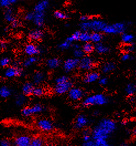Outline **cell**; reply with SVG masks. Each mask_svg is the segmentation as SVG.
<instances>
[{
    "label": "cell",
    "mask_w": 136,
    "mask_h": 146,
    "mask_svg": "<svg viewBox=\"0 0 136 146\" xmlns=\"http://www.w3.org/2000/svg\"><path fill=\"white\" fill-rule=\"evenodd\" d=\"M116 122L112 119L104 118L101 119L91 131V136L94 140L98 139H108L116 131Z\"/></svg>",
    "instance_id": "obj_1"
},
{
    "label": "cell",
    "mask_w": 136,
    "mask_h": 146,
    "mask_svg": "<svg viewBox=\"0 0 136 146\" xmlns=\"http://www.w3.org/2000/svg\"><path fill=\"white\" fill-rule=\"evenodd\" d=\"M53 91L56 94L63 95L67 93L73 87V82L67 75L57 77L55 80Z\"/></svg>",
    "instance_id": "obj_2"
},
{
    "label": "cell",
    "mask_w": 136,
    "mask_h": 146,
    "mask_svg": "<svg viewBox=\"0 0 136 146\" xmlns=\"http://www.w3.org/2000/svg\"><path fill=\"white\" fill-rule=\"evenodd\" d=\"M106 23L103 20L98 18H91L87 22H81L79 26L82 31L85 32H103Z\"/></svg>",
    "instance_id": "obj_3"
},
{
    "label": "cell",
    "mask_w": 136,
    "mask_h": 146,
    "mask_svg": "<svg viewBox=\"0 0 136 146\" xmlns=\"http://www.w3.org/2000/svg\"><path fill=\"white\" fill-rule=\"evenodd\" d=\"M109 102L108 98L102 94H97L86 97L82 101V105L85 108L93 106H101Z\"/></svg>",
    "instance_id": "obj_4"
},
{
    "label": "cell",
    "mask_w": 136,
    "mask_h": 146,
    "mask_svg": "<svg viewBox=\"0 0 136 146\" xmlns=\"http://www.w3.org/2000/svg\"><path fill=\"white\" fill-rule=\"evenodd\" d=\"M131 24L130 22H117L112 25H106L102 32L108 35L122 34L126 32Z\"/></svg>",
    "instance_id": "obj_5"
},
{
    "label": "cell",
    "mask_w": 136,
    "mask_h": 146,
    "mask_svg": "<svg viewBox=\"0 0 136 146\" xmlns=\"http://www.w3.org/2000/svg\"><path fill=\"white\" fill-rule=\"evenodd\" d=\"M45 110V108L40 104H36L30 107H26L21 110V115L24 117H29L39 114Z\"/></svg>",
    "instance_id": "obj_6"
},
{
    "label": "cell",
    "mask_w": 136,
    "mask_h": 146,
    "mask_svg": "<svg viewBox=\"0 0 136 146\" xmlns=\"http://www.w3.org/2000/svg\"><path fill=\"white\" fill-rule=\"evenodd\" d=\"M95 66L94 59L88 55H85L79 59L78 68L83 72H90Z\"/></svg>",
    "instance_id": "obj_7"
},
{
    "label": "cell",
    "mask_w": 136,
    "mask_h": 146,
    "mask_svg": "<svg viewBox=\"0 0 136 146\" xmlns=\"http://www.w3.org/2000/svg\"><path fill=\"white\" fill-rule=\"evenodd\" d=\"M36 126L39 129L45 132H50L54 129L53 121L46 118L39 119L36 122Z\"/></svg>",
    "instance_id": "obj_8"
},
{
    "label": "cell",
    "mask_w": 136,
    "mask_h": 146,
    "mask_svg": "<svg viewBox=\"0 0 136 146\" xmlns=\"http://www.w3.org/2000/svg\"><path fill=\"white\" fill-rule=\"evenodd\" d=\"M23 75V70L19 66L12 65L6 68L4 76L6 78H13L15 77H20Z\"/></svg>",
    "instance_id": "obj_9"
},
{
    "label": "cell",
    "mask_w": 136,
    "mask_h": 146,
    "mask_svg": "<svg viewBox=\"0 0 136 146\" xmlns=\"http://www.w3.org/2000/svg\"><path fill=\"white\" fill-rule=\"evenodd\" d=\"M68 98L72 101L81 100L84 97V92L81 88L78 87H73L67 92Z\"/></svg>",
    "instance_id": "obj_10"
},
{
    "label": "cell",
    "mask_w": 136,
    "mask_h": 146,
    "mask_svg": "<svg viewBox=\"0 0 136 146\" xmlns=\"http://www.w3.org/2000/svg\"><path fill=\"white\" fill-rule=\"evenodd\" d=\"M79 63V59L76 58H71L66 59L64 62L63 64V68L64 71L66 73H68L71 72L75 70L76 68H78Z\"/></svg>",
    "instance_id": "obj_11"
},
{
    "label": "cell",
    "mask_w": 136,
    "mask_h": 146,
    "mask_svg": "<svg viewBox=\"0 0 136 146\" xmlns=\"http://www.w3.org/2000/svg\"><path fill=\"white\" fill-rule=\"evenodd\" d=\"M89 123V120L88 117L83 114H79L76 119L74 123V128L77 130L84 129Z\"/></svg>",
    "instance_id": "obj_12"
},
{
    "label": "cell",
    "mask_w": 136,
    "mask_h": 146,
    "mask_svg": "<svg viewBox=\"0 0 136 146\" xmlns=\"http://www.w3.org/2000/svg\"><path fill=\"white\" fill-rule=\"evenodd\" d=\"M24 52L28 56H36L42 53L41 49L33 43H29L25 46Z\"/></svg>",
    "instance_id": "obj_13"
},
{
    "label": "cell",
    "mask_w": 136,
    "mask_h": 146,
    "mask_svg": "<svg viewBox=\"0 0 136 146\" xmlns=\"http://www.w3.org/2000/svg\"><path fill=\"white\" fill-rule=\"evenodd\" d=\"M100 78V74L98 72L90 71L84 76L83 81L85 84H91L98 81Z\"/></svg>",
    "instance_id": "obj_14"
},
{
    "label": "cell",
    "mask_w": 136,
    "mask_h": 146,
    "mask_svg": "<svg viewBox=\"0 0 136 146\" xmlns=\"http://www.w3.org/2000/svg\"><path fill=\"white\" fill-rule=\"evenodd\" d=\"M32 138L28 136H20L15 138L13 144L16 146H31Z\"/></svg>",
    "instance_id": "obj_15"
},
{
    "label": "cell",
    "mask_w": 136,
    "mask_h": 146,
    "mask_svg": "<svg viewBox=\"0 0 136 146\" xmlns=\"http://www.w3.org/2000/svg\"><path fill=\"white\" fill-rule=\"evenodd\" d=\"M33 22L37 27H43L45 23V12H34V17Z\"/></svg>",
    "instance_id": "obj_16"
},
{
    "label": "cell",
    "mask_w": 136,
    "mask_h": 146,
    "mask_svg": "<svg viewBox=\"0 0 136 146\" xmlns=\"http://www.w3.org/2000/svg\"><path fill=\"white\" fill-rule=\"evenodd\" d=\"M46 78V76L45 73L41 71H37L33 75V83L35 85H39L44 82L45 81Z\"/></svg>",
    "instance_id": "obj_17"
},
{
    "label": "cell",
    "mask_w": 136,
    "mask_h": 146,
    "mask_svg": "<svg viewBox=\"0 0 136 146\" xmlns=\"http://www.w3.org/2000/svg\"><path fill=\"white\" fill-rule=\"evenodd\" d=\"M29 39L33 41H37L41 39L44 36V32L42 30L36 28L32 30L28 35Z\"/></svg>",
    "instance_id": "obj_18"
},
{
    "label": "cell",
    "mask_w": 136,
    "mask_h": 146,
    "mask_svg": "<svg viewBox=\"0 0 136 146\" xmlns=\"http://www.w3.org/2000/svg\"><path fill=\"white\" fill-rule=\"evenodd\" d=\"M61 64V60L58 58H51L48 59L46 62V66L51 70L58 68Z\"/></svg>",
    "instance_id": "obj_19"
},
{
    "label": "cell",
    "mask_w": 136,
    "mask_h": 146,
    "mask_svg": "<svg viewBox=\"0 0 136 146\" xmlns=\"http://www.w3.org/2000/svg\"><path fill=\"white\" fill-rule=\"evenodd\" d=\"M34 88V84L33 82H25L22 87V94L27 96H30L31 95H33Z\"/></svg>",
    "instance_id": "obj_20"
},
{
    "label": "cell",
    "mask_w": 136,
    "mask_h": 146,
    "mask_svg": "<svg viewBox=\"0 0 136 146\" xmlns=\"http://www.w3.org/2000/svg\"><path fill=\"white\" fill-rule=\"evenodd\" d=\"M94 46H95V51L97 53L100 54H107L110 50L109 47L102 44L101 42L95 44Z\"/></svg>",
    "instance_id": "obj_21"
},
{
    "label": "cell",
    "mask_w": 136,
    "mask_h": 146,
    "mask_svg": "<svg viewBox=\"0 0 136 146\" xmlns=\"http://www.w3.org/2000/svg\"><path fill=\"white\" fill-rule=\"evenodd\" d=\"M49 6V0H41L39 1L34 7V12H45L46 9Z\"/></svg>",
    "instance_id": "obj_22"
},
{
    "label": "cell",
    "mask_w": 136,
    "mask_h": 146,
    "mask_svg": "<svg viewBox=\"0 0 136 146\" xmlns=\"http://www.w3.org/2000/svg\"><path fill=\"white\" fill-rule=\"evenodd\" d=\"M116 68V64L111 62H108L102 65L101 72L104 74H109L113 72Z\"/></svg>",
    "instance_id": "obj_23"
},
{
    "label": "cell",
    "mask_w": 136,
    "mask_h": 146,
    "mask_svg": "<svg viewBox=\"0 0 136 146\" xmlns=\"http://www.w3.org/2000/svg\"><path fill=\"white\" fill-rule=\"evenodd\" d=\"M4 18L6 21L11 23L16 19L13 10L11 9H9V7L7 8L5 11Z\"/></svg>",
    "instance_id": "obj_24"
},
{
    "label": "cell",
    "mask_w": 136,
    "mask_h": 146,
    "mask_svg": "<svg viewBox=\"0 0 136 146\" xmlns=\"http://www.w3.org/2000/svg\"><path fill=\"white\" fill-rule=\"evenodd\" d=\"M38 60L39 59L36 56H29L23 62V65L25 68H29L35 64Z\"/></svg>",
    "instance_id": "obj_25"
},
{
    "label": "cell",
    "mask_w": 136,
    "mask_h": 146,
    "mask_svg": "<svg viewBox=\"0 0 136 146\" xmlns=\"http://www.w3.org/2000/svg\"><path fill=\"white\" fill-rule=\"evenodd\" d=\"M103 38V35L99 32H93L91 33V42L93 43L96 44L101 42Z\"/></svg>",
    "instance_id": "obj_26"
},
{
    "label": "cell",
    "mask_w": 136,
    "mask_h": 146,
    "mask_svg": "<svg viewBox=\"0 0 136 146\" xmlns=\"http://www.w3.org/2000/svg\"><path fill=\"white\" fill-rule=\"evenodd\" d=\"M27 102V96L23 94L17 95L15 98V104L18 107H22Z\"/></svg>",
    "instance_id": "obj_27"
},
{
    "label": "cell",
    "mask_w": 136,
    "mask_h": 146,
    "mask_svg": "<svg viewBox=\"0 0 136 146\" xmlns=\"http://www.w3.org/2000/svg\"><path fill=\"white\" fill-rule=\"evenodd\" d=\"M12 91L7 86H2L0 89V96L3 99H7L12 95Z\"/></svg>",
    "instance_id": "obj_28"
},
{
    "label": "cell",
    "mask_w": 136,
    "mask_h": 146,
    "mask_svg": "<svg viewBox=\"0 0 136 146\" xmlns=\"http://www.w3.org/2000/svg\"><path fill=\"white\" fill-rule=\"evenodd\" d=\"M82 48L85 54H90L95 50V46L91 42L84 43Z\"/></svg>",
    "instance_id": "obj_29"
},
{
    "label": "cell",
    "mask_w": 136,
    "mask_h": 146,
    "mask_svg": "<svg viewBox=\"0 0 136 146\" xmlns=\"http://www.w3.org/2000/svg\"><path fill=\"white\" fill-rule=\"evenodd\" d=\"M121 40L126 44H132L135 40V36L132 34L125 32L121 35Z\"/></svg>",
    "instance_id": "obj_30"
},
{
    "label": "cell",
    "mask_w": 136,
    "mask_h": 146,
    "mask_svg": "<svg viewBox=\"0 0 136 146\" xmlns=\"http://www.w3.org/2000/svg\"><path fill=\"white\" fill-rule=\"evenodd\" d=\"M125 92L128 95L132 96L136 93V85L133 83H129L126 86Z\"/></svg>",
    "instance_id": "obj_31"
},
{
    "label": "cell",
    "mask_w": 136,
    "mask_h": 146,
    "mask_svg": "<svg viewBox=\"0 0 136 146\" xmlns=\"http://www.w3.org/2000/svg\"><path fill=\"white\" fill-rule=\"evenodd\" d=\"M91 33L89 32L82 31L81 32L79 40L83 43L91 42Z\"/></svg>",
    "instance_id": "obj_32"
},
{
    "label": "cell",
    "mask_w": 136,
    "mask_h": 146,
    "mask_svg": "<svg viewBox=\"0 0 136 146\" xmlns=\"http://www.w3.org/2000/svg\"><path fill=\"white\" fill-rule=\"evenodd\" d=\"M72 44L73 43L70 42L67 40H66L63 42L59 44L57 46V48L61 51H64L69 49L71 47H72Z\"/></svg>",
    "instance_id": "obj_33"
},
{
    "label": "cell",
    "mask_w": 136,
    "mask_h": 146,
    "mask_svg": "<svg viewBox=\"0 0 136 146\" xmlns=\"http://www.w3.org/2000/svg\"><path fill=\"white\" fill-rule=\"evenodd\" d=\"M45 142L42 137H35L33 138L32 139L31 146H44Z\"/></svg>",
    "instance_id": "obj_34"
},
{
    "label": "cell",
    "mask_w": 136,
    "mask_h": 146,
    "mask_svg": "<svg viewBox=\"0 0 136 146\" xmlns=\"http://www.w3.org/2000/svg\"><path fill=\"white\" fill-rule=\"evenodd\" d=\"M80 31H76L73 34H72L71 36H68L66 40L69 41L70 42L73 43L74 42L78 41L79 40V37H80V35H81Z\"/></svg>",
    "instance_id": "obj_35"
},
{
    "label": "cell",
    "mask_w": 136,
    "mask_h": 146,
    "mask_svg": "<svg viewBox=\"0 0 136 146\" xmlns=\"http://www.w3.org/2000/svg\"><path fill=\"white\" fill-rule=\"evenodd\" d=\"M45 91L43 88L40 87V86H36L34 89L33 95L36 97H41L45 94Z\"/></svg>",
    "instance_id": "obj_36"
},
{
    "label": "cell",
    "mask_w": 136,
    "mask_h": 146,
    "mask_svg": "<svg viewBox=\"0 0 136 146\" xmlns=\"http://www.w3.org/2000/svg\"><path fill=\"white\" fill-rule=\"evenodd\" d=\"M19 0H0L1 6L3 8H9V6L13 3H16Z\"/></svg>",
    "instance_id": "obj_37"
},
{
    "label": "cell",
    "mask_w": 136,
    "mask_h": 146,
    "mask_svg": "<svg viewBox=\"0 0 136 146\" xmlns=\"http://www.w3.org/2000/svg\"><path fill=\"white\" fill-rule=\"evenodd\" d=\"M73 53L74 58H76L79 59H81L83 56H84L85 54V53L84 52L83 50L82 49V48L73 49Z\"/></svg>",
    "instance_id": "obj_38"
},
{
    "label": "cell",
    "mask_w": 136,
    "mask_h": 146,
    "mask_svg": "<svg viewBox=\"0 0 136 146\" xmlns=\"http://www.w3.org/2000/svg\"><path fill=\"white\" fill-rule=\"evenodd\" d=\"M11 60L7 56H3L0 60V66L2 68H7L11 64Z\"/></svg>",
    "instance_id": "obj_39"
},
{
    "label": "cell",
    "mask_w": 136,
    "mask_h": 146,
    "mask_svg": "<svg viewBox=\"0 0 136 146\" xmlns=\"http://www.w3.org/2000/svg\"><path fill=\"white\" fill-rule=\"evenodd\" d=\"M54 15L56 18L59 19H66L68 17V15L66 13H64L62 11H55Z\"/></svg>",
    "instance_id": "obj_40"
},
{
    "label": "cell",
    "mask_w": 136,
    "mask_h": 146,
    "mask_svg": "<svg viewBox=\"0 0 136 146\" xmlns=\"http://www.w3.org/2000/svg\"><path fill=\"white\" fill-rule=\"evenodd\" d=\"M95 146H109L107 139H98L94 140Z\"/></svg>",
    "instance_id": "obj_41"
},
{
    "label": "cell",
    "mask_w": 136,
    "mask_h": 146,
    "mask_svg": "<svg viewBox=\"0 0 136 146\" xmlns=\"http://www.w3.org/2000/svg\"><path fill=\"white\" fill-rule=\"evenodd\" d=\"M34 17V12H29L24 16V19L27 21H33Z\"/></svg>",
    "instance_id": "obj_42"
},
{
    "label": "cell",
    "mask_w": 136,
    "mask_h": 146,
    "mask_svg": "<svg viewBox=\"0 0 136 146\" xmlns=\"http://www.w3.org/2000/svg\"><path fill=\"white\" fill-rule=\"evenodd\" d=\"M132 59V56L131 55L129 54V53H125L121 56V60L124 62H126L128 60H131Z\"/></svg>",
    "instance_id": "obj_43"
},
{
    "label": "cell",
    "mask_w": 136,
    "mask_h": 146,
    "mask_svg": "<svg viewBox=\"0 0 136 146\" xmlns=\"http://www.w3.org/2000/svg\"><path fill=\"white\" fill-rule=\"evenodd\" d=\"M134 49H135V48L132 44H126L124 46V50L126 52V53L132 52L134 50Z\"/></svg>",
    "instance_id": "obj_44"
},
{
    "label": "cell",
    "mask_w": 136,
    "mask_h": 146,
    "mask_svg": "<svg viewBox=\"0 0 136 146\" xmlns=\"http://www.w3.org/2000/svg\"><path fill=\"white\" fill-rule=\"evenodd\" d=\"M99 83L101 86H105L108 83V79L106 77H101L99 79Z\"/></svg>",
    "instance_id": "obj_45"
},
{
    "label": "cell",
    "mask_w": 136,
    "mask_h": 146,
    "mask_svg": "<svg viewBox=\"0 0 136 146\" xmlns=\"http://www.w3.org/2000/svg\"><path fill=\"white\" fill-rule=\"evenodd\" d=\"M1 146H9L11 145V141L7 139H2L0 141Z\"/></svg>",
    "instance_id": "obj_46"
},
{
    "label": "cell",
    "mask_w": 136,
    "mask_h": 146,
    "mask_svg": "<svg viewBox=\"0 0 136 146\" xmlns=\"http://www.w3.org/2000/svg\"><path fill=\"white\" fill-rule=\"evenodd\" d=\"M82 146H95V141L93 139H91L90 141H88L87 142H83Z\"/></svg>",
    "instance_id": "obj_47"
},
{
    "label": "cell",
    "mask_w": 136,
    "mask_h": 146,
    "mask_svg": "<svg viewBox=\"0 0 136 146\" xmlns=\"http://www.w3.org/2000/svg\"><path fill=\"white\" fill-rule=\"evenodd\" d=\"M93 139L91 135H83V142H87Z\"/></svg>",
    "instance_id": "obj_48"
},
{
    "label": "cell",
    "mask_w": 136,
    "mask_h": 146,
    "mask_svg": "<svg viewBox=\"0 0 136 146\" xmlns=\"http://www.w3.org/2000/svg\"><path fill=\"white\" fill-rule=\"evenodd\" d=\"M91 19V17L89 16H87V15H83L80 17V20H81V22L88 21Z\"/></svg>",
    "instance_id": "obj_49"
},
{
    "label": "cell",
    "mask_w": 136,
    "mask_h": 146,
    "mask_svg": "<svg viewBox=\"0 0 136 146\" xmlns=\"http://www.w3.org/2000/svg\"><path fill=\"white\" fill-rule=\"evenodd\" d=\"M0 44H1V46H1V50H2L5 49L7 48V44L3 40H1Z\"/></svg>",
    "instance_id": "obj_50"
},
{
    "label": "cell",
    "mask_w": 136,
    "mask_h": 146,
    "mask_svg": "<svg viewBox=\"0 0 136 146\" xmlns=\"http://www.w3.org/2000/svg\"><path fill=\"white\" fill-rule=\"evenodd\" d=\"M11 26L12 27L14 28H15L18 27L19 26V22L17 19H16L14 21H13V22L11 23Z\"/></svg>",
    "instance_id": "obj_51"
},
{
    "label": "cell",
    "mask_w": 136,
    "mask_h": 146,
    "mask_svg": "<svg viewBox=\"0 0 136 146\" xmlns=\"http://www.w3.org/2000/svg\"><path fill=\"white\" fill-rule=\"evenodd\" d=\"M99 114V111H94V113H93V115H94V116H98Z\"/></svg>",
    "instance_id": "obj_52"
},
{
    "label": "cell",
    "mask_w": 136,
    "mask_h": 146,
    "mask_svg": "<svg viewBox=\"0 0 136 146\" xmlns=\"http://www.w3.org/2000/svg\"><path fill=\"white\" fill-rule=\"evenodd\" d=\"M133 133H134L135 135H136V128H135V129H134V131H133Z\"/></svg>",
    "instance_id": "obj_53"
}]
</instances>
